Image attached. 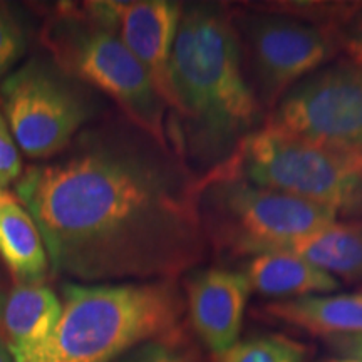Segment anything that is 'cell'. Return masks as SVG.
<instances>
[{
  "instance_id": "cell-17",
  "label": "cell",
  "mask_w": 362,
  "mask_h": 362,
  "mask_svg": "<svg viewBox=\"0 0 362 362\" xmlns=\"http://www.w3.org/2000/svg\"><path fill=\"white\" fill-rule=\"evenodd\" d=\"M216 357V362H304L305 347L292 339L274 334L237 342Z\"/></svg>"
},
{
  "instance_id": "cell-12",
  "label": "cell",
  "mask_w": 362,
  "mask_h": 362,
  "mask_svg": "<svg viewBox=\"0 0 362 362\" xmlns=\"http://www.w3.org/2000/svg\"><path fill=\"white\" fill-rule=\"evenodd\" d=\"M62 315V300L42 284L17 285L0 302V337L13 362H33L52 337Z\"/></svg>"
},
{
  "instance_id": "cell-22",
  "label": "cell",
  "mask_w": 362,
  "mask_h": 362,
  "mask_svg": "<svg viewBox=\"0 0 362 362\" xmlns=\"http://www.w3.org/2000/svg\"><path fill=\"white\" fill-rule=\"evenodd\" d=\"M0 362H13L11 354H8L6 344L2 341V337H0Z\"/></svg>"
},
{
  "instance_id": "cell-1",
  "label": "cell",
  "mask_w": 362,
  "mask_h": 362,
  "mask_svg": "<svg viewBox=\"0 0 362 362\" xmlns=\"http://www.w3.org/2000/svg\"><path fill=\"white\" fill-rule=\"evenodd\" d=\"M198 185L183 158L139 131L88 134L67 158L27 170L16 197L56 274L148 282L173 280L205 255Z\"/></svg>"
},
{
  "instance_id": "cell-9",
  "label": "cell",
  "mask_w": 362,
  "mask_h": 362,
  "mask_svg": "<svg viewBox=\"0 0 362 362\" xmlns=\"http://www.w3.org/2000/svg\"><path fill=\"white\" fill-rule=\"evenodd\" d=\"M253 8L235 17V24L253 93L264 111H272L293 86L336 56L337 49L314 24L272 8Z\"/></svg>"
},
{
  "instance_id": "cell-5",
  "label": "cell",
  "mask_w": 362,
  "mask_h": 362,
  "mask_svg": "<svg viewBox=\"0 0 362 362\" xmlns=\"http://www.w3.org/2000/svg\"><path fill=\"white\" fill-rule=\"evenodd\" d=\"M198 187L205 235L230 257L285 252L337 218L330 208L242 178L206 173Z\"/></svg>"
},
{
  "instance_id": "cell-2",
  "label": "cell",
  "mask_w": 362,
  "mask_h": 362,
  "mask_svg": "<svg viewBox=\"0 0 362 362\" xmlns=\"http://www.w3.org/2000/svg\"><path fill=\"white\" fill-rule=\"evenodd\" d=\"M170 84L171 111L181 121L175 153L208 171L228 160L264 121V107L243 71L235 17L220 4L183 6Z\"/></svg>"
},
{
  "instance_id": "cell-8",
  "label": "cell",
  "mask_w": 362,
  "mask_h": 362,
  "mask_svg": "<svg viewBox=\"0 0 362 362\" xmlns=\"http://www.w3.org/2000/svg\"><path fill=\"white\" fill-rule=\"evenodd\" d=\"M264 126L337 155L362 156V69L341 61L312 72L280 99Z\"/></svg>"
},
{
  "instance_id": "cell-18",
  "label": "cell",
  "mask_w": 362,
  "mask_h": 362,
  "mask_svg": "<svg viewBox=\"0 0 362 362\" xmlns=\"http://www.w3.org/2000/svg\"><path fill=\"white\" fill-rule=\"evenodd\" d=\"M116 362H194L192 352L183 347V337L175 341L143 344Z\"/></svg>"
},
{
  "instance_id": "cell-4",
  "label": "cell",
  "mask_w": 362,
  "mask_h": 362,
  "mask_svg": "<svg viewBox=\"0 0 362 362\" xmlns=\"http://www.w3.org/2000/svg\"><path fill=\"white\" fill-rule=\"evenodd\" d=\"M44 42L66 74L101 90L134 128L170 148L165 126L168 106L121 39L110 2L62 4L45 24Z\"/></svg>"
},
{
  "instance_id": "cell-6",
  "label": "cell",
  "mask_w": 362,
  "mask_h": 362,
  "mask_svg": "<svg viewBox=\"0 0 362 362\" xmlns=\"http://www.w3.org/2000/svg\"><path fill=\"white\" fill-rule=\"evenodd\" d=\"M208 173L242 178L362 218V171L354 158L337 155L267 126L253 131L233 155Z\"/></svg>"
},
{
  "instance_id": "cell-23",
  "label": "cell",
  "mask_w": 362,
  "mask_h": 362,
  "mask_svg": "<svg viewBox=\"0 0 362 362\" xmlns=\"http://www.w3.org/2000/svg\"><path fill=\"white\" fill-rule=\"evenodd\" d=\"M329 362H362L359 359H351V357H342V359H332Z\"/></svg>"
},
{
  "instance_id": "cell-13",
  "label": "cell",
  "mask_w": 362,
  "mask_h": 362,
  "mask_svg": "<svg viewBox=\"0 0 362 362\" xmlns=\"http://www.w3.org/2000/svg\"><path fill=\"white\" fill-rule=\"evenodd\" d=\"M264 312L270 319L319 337L362 336V293L275 300L267 304Z\"/></svg>"
},
{
  "instance_id": "cell-10",
  "label": "cell",
  "mask_w": 362,
  "mask_h": 362,
  "mask_svg": "<svg viewBox=\"0 0 362 362\" xmlns=\"http://www.w3.org/2000/svg\"><path fill=\"white\" fill-rule=\"evenodd\" d=\"M250 292L245 274L220 267L197 270L187 279L189 320L216 356L238 342Z\"/></svg>"
},
{
  "instance_id": "cell-16",
  "label": "cell",
  "mask_w": 362,
  "mask_h": 362,
  "mask_svg": "<svg viewBox=\"0 0 362 362\" xmlns=\"http://www.w3.org/2000/svg\"><path fill=\"white\" fill-rule=\"evenodd\" d=\"M285 252L293 253L351 284L362 282V218L332 221L293 242Z\"/></svg>"
},
{
  "instance_id": "cell-15",
  "label": "cell",
  "mask_w": 362,
  "mask_h": 362,
  "mask_svg": "<svg viewBox=\"0 0 362 362\" xmlns=\"http://www.w3.org/2000/svg\"><path fill=\"white\" fill-rule=\"evenodd\" d=\"M245 275L252 291L265 297L324 296L341 287L334 275L288 252L252 257L245 265Z\"/></svg>"
},
{
  "instance_id": "cell-20",
  "label": "cell",
  "mask_w": 362,
  "mask_h": 362,
  "mask_svg": "<svg viewBox=\"0 0 362 362\" xmlns=\"http://www.w3.org/2000/svg\"><path fill=\"white\" fill-rule=\"evenodd\" d=\"M24 51V39L12 17L0 7V78H2Z\"/></svg>"
},
{
  "instance_id": "cell-24",
  "label": "cell",
  "mask_w": 362,
  "mask_h": 362,
  "mask_svg": "<svg viewBox=\"0 0 362 362\" xmlns=\"http://www.w3.org/2000/svg\"><path fill=\"white\" fill-rule=\"evenodd\" d=\"M354 163H356L357 168H359V170L362 171V156H359V158H354Z\"/></svg>"
},
{
  "instance_id": "cell-21",
  "label": "cell",
  "mask_w": 362,
  "mask_h": 362,
  "mask_svg": "<svg viewBox=\"0 0 362 362\" xmlns=\"http://www.w3.org/2000/svg\"><path fill=\"white\" fill-rule=\"evenodd\" d=\"M334 349H337L344 357L362 361V336L334 337L330 339Z\"/></svg>"
},
{
  "instance_id": "cell-7",
  "label": "cell",
  "mask_w": 362,
  "mask_h": 362,
  "mask_svg": "<svg viewBox=\"0 0 362 362\" xmlns=\"http://www.w3.org/2000/svg\"><path fill=\"white\" fill-rule=\"evenodd\" d=\"M0 88L13 139L33 160L59 155L93 116L78 81L56 62L33 59L8 74Z\"/></svg>"
},
{
  "instance_id": "cell-19",
  "label": "cell",
  "mask_w": 362,
  "mask_h": 362,
  "mask_svg": "<svg viewBox=\"0 0 362 362\" xmlns=\"http://www.w3.org/2000/svg\"><path fill=\"white\" fill-rule=\"evenodd\" d=\"M22 175L19 146L13 139L6 116L0 111V192H6L8 185L17 183Z\"/></svg>"
},
{
  "instance_id": "cell-14",
  "label": "cell",
  "mask_w": 362,
  "mask_h": 362,
  "mask_svg": "<svg viewBox=\"0 0 362 362\" xmlns=\"http://www.w3.org/2000/svg\"><path fill=\"white\" fill-rule=\"evenodd\" d=\"M0 255L17 285L42 284L51 269L34 218L7 192H0Z\"/></svg>"
},
{
  "instance_id": "cell-11",
  "label": "cell",
  "mask_w": 362,
  "mask_h": 362,
  "mask_svg": "<svg viewBox=\"0 0 362 362\" xmlns=\"http://www.w3.org/2000/svg\"><path fill=\"white\" fill-rule=\"evenodd\" d=\"M110 7L126 47L148 71L166 106L173 110L170 59L183 4L170 0H134L110 2Z\"/></svg>"
},
{
  "instance_id": "cell-3",
  "label": "cell",
  "mask_w": 362,
  "mask_h": 362,
  "mask_svg": "<svg viewBox=\"0 0 362 362\" xmlns=\"http://www.w3.org/2000/svg\"><path fill=\"white\" fill-rule=\"evenodd\" d=\"M62 315L33 362H116L143 344L181 339L173 280L66 284Z\"/></svg>"
}]
</instances>
